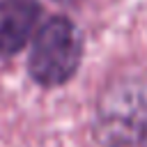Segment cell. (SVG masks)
Returning <instances> with one entry per match:
<instances>
[{
  "label": "cell",
  "mask_w": 147,
  "mask_h": 147,
  "mask_svg": "<svg viewBox=\"0 0 147 147\" xmlns=\"http://www.w3.org/2000/svg\"><path fill=\"white\" fill-rule=\"evenodd\" d=\"M94 147H147V67L113 74L90 110Z\"/></svg>",
  "instance_id": "1"
},
{
  "label": "cell",
  "mask_w": 147,
  "mask_h": 147,
  "mask_svg": "<svg viewBox=\"0 0 147 147\" xmlns=\"http://www.w3.org/2000/svg\"><path fill=\"white\" fill-rule=\"evenodd\" d=\"M25 55V74L30 83L44 92L67 87L85 62V32L64 11L46 16L34 30Z\"/></svg>",
  "instance_id": "2"
},
{
  "label": "cell",
  "mask_w": 147,
  "mask_h": 147,
  "mask_svg": "<svg viewBox=\"0 0 147 147\" xmlns=\"http://www.w3.org/2000/svg\"><path fill=\"white\" fill-rule=\"evenodd\" d=\"M44 21L41 0H0V62L16 60Z\"/></svg>",
  "instance_id": "3"
},
{
  "label": "cell",
  "mask_w": 147,
  "mask_h": 147,
  "mask_svg": "<svg viewBox=\"0 0 147 147\" xmlns=\"http://www.w3.org/2000/svg\"><path fill=\"white\" fill-rule=\"evenodd\" d=\"M53 2H57V5H62V7H76V5H80L83 0H53Z\"/></svg>",
  "instance_id": "4"
}]
</instances>
